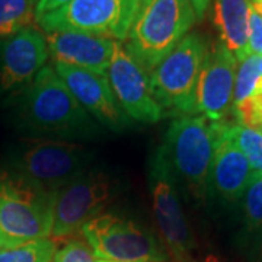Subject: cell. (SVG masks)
Here are the masks:
<instances>
[{"instance_id":"obj_1","label":"cell","mask_w":262,"mask_h":262,"mask_svg":"<svg viewBox=\"0 0 262 262\" xmlns=\"http://www.w3.org/2000/svg\"><path fill=\"white\" fill-rule=\"evenodd\" d=\"M10 110L19 130L35 139H89L99 130L53 66L42 67L31 83L13 92Z\"/></svg>"},{"instance_id":"obj_2","label":"cell","mask_w":262,"mask_h":262,"mask_svg":"<svg viewBox=\"0 0 262 262\" xmlns=\"http://www.w3.org/2000/svg\"><path fill=\"white\" fill-rule=\"evenodd\" d=\"M196 20L189 0H140L124 47L146 72H151Z\"/></svg>"},{"instance_id":"obj_3","label":"cell","mask_w":262,"mask_h":262,"mask_svg":"<svg viewBox=\"0 0 262 262\" xmlns=\"http://www.w3.org/2000/svg\"><path fill=\"white\" fill-rule=\"evenodd\" d=\"M210 46L200 32H189L150 73V89L165 115L198 114L196 84Z\"/></svg>"},{"instance_id":"obj_4","label":"cell","mask_w":262,"mask_h":262,"mask_svg":"<svg viewBox=\"0 0 262 262\" xmlns=\"http://www.w3.org/2000/svg\"><path fill=\"white\" fill-rule=\"evenodd\" d=\"M53 201L54 192L0 170V248L50 237Z\"/></svg>"},{"instance_id":"obj_5","label":"cell","mask_w":262,"mask_h":262,"mask_svg":"<svg viewBox=\"0 0 262 262\" xmlns=\"http://www.w3.org/2000/svg\"><path fill=\"white\" fill-rule=\"evenodd\" d=\"M94 153L86 146L54 139H29L13 153L15 175L48 192L77 178L89 169Z\"/></svg>"},{"instance_id":"obj_6","label":"cell","mask_w":262,"mask_h":262,"mask_svg":"<svg viewBox=\"0 0 262 262\" xmlns=\"http://www.w3.org/2000/svg\"><path fill=\"white\" fill-rule=\"evenodd\" d=\"M220 122L204 115L179 117L169 127L163 150L175 177L195 192L206 189L220 134Z\"/></svg>"},{"instance_id":"obj_7","label":"cell","mask_w":262,"mask_h":262,"mask_svg":"<svg viewBox=\"0 0 262 262\" xmlns=\"http://www.w3.org/2000/svg\"><path fill=\"white\" fill-rule=\"evenodd\" d=\"M149 184L153 215L163 244L175 261H189L195 239L179 201L175 173L162 146L150 159Z\"/></svg>"},{"instance_id":"obj_8","label":"cell","mask_w":262,"mask_h":262,"mask_svg":"<svg viewBox=\"0 0 262 262\" xmlns=\"http://www.w3.org/2000/svg\"><path fill=\"white\" fill-rule=\"evenodd\" d=\"M98 261L166 262L168 252L153 234L139 225L113 214H101L82 229Z\"/></svg>"},{"instance_id":"obj_9","label":"cell","mask_w":262,"mask_h":262,"mask_svg":"<svg viewBox=\"0 0 262 262\" xmlns=\"http://www.w3.org/2000/svg\"><path fill=\"white\" fill-rule=\"evenodd\" d=\"M140 0H72L38 18L47 32L80 31L125 41Z\"/></svg>"},{"instance_id":"obj_10","label":"cell","mask_w":262,"mask_h":262,"mask_svg":"<svg viewBox=\"0 0 262 262\" xmlns=\"http://www.w3.org/2000/svg\"><path fill=\"white\" fill-rule=\"evenodd\" d=\"M113 181L99 169H88L54 192L53 229L54 239H69L82 233L83 226L101 215L111 201Z\"/></svg>"},{"instance_id":"obj_11","label":"cell","mask_w":262,"mask_h":262,"mask_svg":"<svg viewBox=\"0 0 262 262\" xmlns=\"http://www.w3.org/2000/svg\"><path fill=\"white\" fill-rule=\"evenodd\" d=\"M106 77L117 102L128 118L143 124H155L165 117L151 94L147 72L120 41H115Z\"/></svg>"},{"instance_id":"obj_12","label":"cell","mask_w":262,"mask_h":262,"mask_svg":"<svg viewBox=\"0 0 262 262\" xmlns=\"http://www.w3.org/2000/svg\"><path fill=\"white\" fill-rule=\"evenodd\" d=\"M46 35L28 27L0 39V92H16L29 84L46 67Z\"/></svg>"},{"instance_id":"obj_13","label":"cell","mask_w":262,"mask_h":262,"mask_svg":"<svg viewBox=\"0 0 262 262\" xmlns=\"http://www.w3.org/2000/svg\"><path fill=\"white\" fill-rule=\"evenodd\" d=\"M54 70L80 106L96 121L114 131L130 124L114 96L106 75L61 63H54Z\"/></svg>"},{"instance_id":"obj_14","label":"cell","mask_w":262,"mask_h":262,"mask_svg":"<svg viewBox=\"0 0 262 262\" xmlns=\"http://www.w3.org/2000/svg\"><path fill=\"white\" fill-rule=\"evenodd\" d=\"M237 60L219 42L210 47L196 84V108L210 121H225L233 103Z\"/></svg>"},{"instance_id":"obj_15","label":"cell","mask_w":262,"mask_h":262,"mask_svg":"<svg viewBox=\"0 0 262 262\" xmlns=\"http://www.w3.org/2000/svg\"><path fill=\"white\" fill-rule=\"evenodd\" d=\"M47 47L54 63L69 64L106 75L115 39L80 31L47 32Z\"/></svg>"},{"instance_id":"obj_16","label":"cell","mask_w":262,"mask_h":262,"mask_svg":"<svg viewBox=\"0 0 262 262\" xmlns=\"http://www.w3.org/2000/svg\"><path fill=\"white\" fill-rule=\"evenodd\" d=\"M252 173L248 159L227 136L226 121H222L208 182L222 198L233 203L244 196Z\"/></svg>"},{"instance_id":"obj_17","label":"cell","mask_w":262,"mask_h":262,"mask_svg":"<svg viewBox=\"0 0 262 262\" xmlns=\"http://www.w3.org/2000/svg\"><path fill=\"white\" fill-rule=\"evenodd\" d=\"M213 19L220 42L230 50L237 63L249 56L248 53V20L251 0H213Z\"/></svg>"},{"instance_id":"obj_18","label":"cell","mask_w":262,"mask_h":262,"mask_svg":"<svg viewBox=\"0 0 262 262\" xmlns=\"http://www.w3.org/2000/svg\"><path fill=\"white\" fill-rule=\"evenodd\" d=\"M37 0H0V39L32 27Z\"/></svg>"},{"instance_id":"obj_19","label":"cell","mask_w":262,"mask_h":262,"mask_svg":"<svg viewBox=\"0 0 262 262\" xmlns=\"http://www.w3.org/2000/svg\"><path fill=\"white\" fill-rule=\"evenodd\" d=\"M56 252L54 239H38L18 246L0 248V262H53Z\"/></svg>"},{"instance_id":"obj_20","label":"cell","mask_w":262,"mask_h":262,"mask_svg":"<svg viewBox=\"0 0 262 262\" xmlns=\"http://www.w3.org/2000/svg\"><path fill=\"white\" fill-rule=\"evenodd\" d=\"M226 133L244 153L253 172H262V131L226 122Z\"/></svg>"},{"instance_id":"obj_21","label":"cell","mask_w":262,"mask_h":262,"mask_svg":"<svg viewBox=\"0 0 262 262\" xmlns=\"http://www.w3.org/2000/svg\"><path fill=\"white\" fill-rule=\"evenodd\" d=\"M262 92V76L258 69V57L248 56L237 63L234 79L233 103H239Z\"/></svg>"},{"instance_id":"obj_22","label":"cell","mask_w":262,"mask_h":262,"mask_svg":"<svg viewBox=\"0 0 262 262\" xmlns=\"http://www.w3.org/2000/svg\"><path fill=\"white\" fill-rule=\"evenodd\" d=\"M245 222L249 230L262 227V172H253L244 194Z\"/></svg>"},{"instance_id":"obj_23","label":"cell","mask_w":262,"mask_h":262,"mask_svg":"<svg viewBox=\"0 0 262 262\" xmlns=\"http://www.w3.org/2000/svg\"><path fill=\"white\" fill-rule=\"evenodd\" d=\"M237 124L262 131V92L232 105Z\"/></svg>"},{"instance_id":"obj_24","label":"cell","mask_w":262,"mask_h":262,"mask_svg":"<svg viewBox=\"0 0 262 262\" xmlns=\"http://www.w3.org/2000/svg\"><path fill=\"white\" fill-rule=\"evenodd\" d=\"M53 262H98V259L86 242L72 239L57 251Z\"/></svg>"},{"instance_id":"obj_25","label":"cell","mask_w":262,"mask_h":262,"mask_svg":"<svg viewBox=\"0 0 262 262\" xmlns=\"http://www.w3.org/2000/svg\"><path fill=\"white\" fill-rule=\"evenodd\" d=\"M248 53L262 57V15L251 6L248 20Z\"/></svg>"},{"instance_id":"obj_26","label":"cell","mask_w":262,"mask_h":262,"mask_svg":"<svg viewBox=\"0 0 262 262\" xmlns=\"http://www.w3.org/2000/svg\"><path fill=\"white\" fill-rule=\"evenodd\" d=\"M69 2H72V0H37V5H35V20L50 13V12H53V10H57L58 8L64 6Z\"/></svg>"},{"instance_id":"obj_27","label":"cell","mask_w":262,"mask_h":262,"mask_svg":"<svg viewBox=\"0 0 262 262\" xmlns=\"http://www.w3.org/2000/svg\"><path fill=\"white\" fill-rule=\"evenodd\" d=\"M189 2H191L194 10H195L196 19L201 20V19L204 18L207 10H208V6H210V2L211 0H189Z\"/></svg>"},{"instance_id":"obj_28","label":"cell","mask_w":262,"mask_h":262,"mask_svg":"<svg viewBox=\"0 0 262 262\" xmlns=\"http://www.w3.org/2000/svg\"><path fill=\"white\" fill-rule=\"evenodd\" d=\"M187 262H222L215 255H207L204 258H201V259H194V258H191L189 261Z\"/></svg>"},{"instance_id":"obj_29","label":"cell","mask_w":262,"mask_h":262,"mask_svg":"<svg viewBox=\"0 0 262 262\" xmlns=\"http://www.w3.org/2000/svg\"><path fill=\"white\" fill-rule=\"evenodd\" d=\"M258 69H259V73L262 76V57H258Z\"/></svg>"},{"instance_id":"obj_30","label":"cell","mask_w":262,"mask_h":262,"mask_svg":"<svg viewBox=\"0 0 262 262\" xmlns=\"http://www.w3.org/2000/svg\"><path fill=\"white\" fill-rule=\"evenodd\" d=\"M252 6H253V5H252ZM253 8H255V9L258 10V12H259V13L262 15V3H261V5H256V6H253Z\"/></svg>"},{"instance_id":"obj_31","label":"cell","mask_w":262,"mask_h":262,"mask_svg":"<svg viewBox=\"0 0 262 262\" xmlns=\"http://www.w3.org/2000/svg\"><path fill=\"white\" fill-rule=\"evenodd\" d=\"M251 3H252L253 6H256V5H261L262 0H251Z\"/></svg>"},{"instance_id":"obj_32","label":"cell","mask_w":262,"mask_h":262,"mask_svg":"<svg viewBox=\"0 0 262 262\" xmlns=\"http://www.w3.org/2000/svg\"><path fill=\"white\" fill-rule=\"evenodd\" d=\"M261 262H262V244H261Z\"/></svg>"},{"instance_id":"obj_33","label":"cell","mask_w":262,"mask_h":262,"mask_svg":"<svg viewBox=\"0 0 262 262\" xmlns=\"http://www.w3.org/2000/svg\"><path fill=\"white\" fill-rule=\"evenodd\" d=\"M98 262H113V261H98Z\"/></svg>"}]
</instances>
